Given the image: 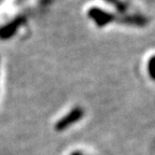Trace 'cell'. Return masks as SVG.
Wrapping results in <instances>:
<instances>
[{
	"label": "cell",
	"instance_id": "3",
	"mask_svg": "<svg viewBox=\"0 0 155 155\" xmlns=\"http://www.w3.org/2000/svg\"><path fill=\"white\" fill-rule=\"evenodd\" d=\"M72 155H82V154H81V153H73Z\"/></svg>",
	"mask_w": 155,
	"mask_h": 155
},
{
	"label": "cell",
	"instance_id": "1",
	"mask_svg": "<svg viewBox=\"0 0 155 155\" xmlns=\"http://www.w3.org/2000/svg\"><path fill=\"white\" fill-rule=\"evenodd\" d=\"M83 114H84V112H83V109H81L80 107L74 108V109L71 110L67 115H65L63 119L58 121V123L56 124V126H55L56 130H58V131L65 130L69 126H71L72 124H74L75 122L79 121L83 116Z\"/></svg>",
	"mask_w": 155,
	"mask_h": 155
},
{
	"label": "cell",
	"instance_id": "2",
	"mask_svg": "<svg viewBox=\"0 0 155 155\" xmlns=\"http://www.w3.org/2000/svg\"><path fill=\"white\" fill-rule=\"evenodd\" d=\"M148 69H149V74L152 78L153 80H155V56H152L150 58L148 64Z\"/></svg>",
	"mask_w": 155,
	"mask_h": 155
}]
</instances>
